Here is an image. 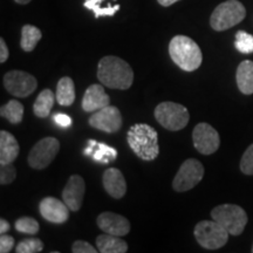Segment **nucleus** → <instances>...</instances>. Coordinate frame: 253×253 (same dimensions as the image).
I'll use <instances>...</instances> for the list:
<instances>
[{"instance_id": "obj_35", "label": "nucleus", "mask_w": 253, "mask_h": 253, "mask_svg": "<svg viewBox=\"0 0 253 253\" xmlns=\"http://www.w3.org/2000/svg\"><path fill=\"white\" fill-rule=\"evenodd\" d=\"M8 56H9L8 48L7 46H6L5 40L1 38V39H0V62L4 63L5 61H7Z\"/></svg>"}, {"instance_id": "obj_2", "label": "nucleus", "mask_w": 253, "mask_h": 253, "mask_svg": "<svg viewBox=\"0 0 253 253\" xmlns=\"http://www.w3.org/2000/svg\"><path fill=\"white\" fill-rule=\"evenodd\" d=\"M126 141L136 156L143 161L156 160L160 154L158 134L149 125L137 123L131 126L126 134Z\"/></svg>"}, {"instance_id": "obj_27", "label": "nucleus", "mask_w": 253, "mask_h": 253, "mask_svg": "<svg viewBox=\"0 0 253 253\" xmlns=\"http://www.w3.org/2000/svg\"><path fill=\"white\" fill-rule=\"evenodd\" d=\"M235 46L238 52L243 54L253 53V36L245 31H238L236 34Z\"/></svg>"}, {"instance_id": "obj_3", "label": "nucleus", "mask_w": 253, "mask_h": 253, "mask_svg": "<svg viewBox=\"0 0 253 253\" xmlns=\"http://www.w3.org/2000/svg\"><path fill=\"white\" fill-rule=\"evenodd\" d=\"M169 54L173 62L185 72H194L201 67L203 54L199 46L191 38L173 37L169 43Z\"/></svg>"}, {"instance_id": "obj_37", "label": "nucleus", "mask_w": 253, "mask_h": 253, "mask_svg": "<svg viewBox=\"0 0 253 253\" xmlns=\"http://www.w3.org/2000/svg\"><path fill=\"white\" fill-rule=\"evenodd\" d=\"M9 229H11V225L6 219H0V233L4 235V233L8 232Z\"/></svg>"}, {"instance_id": "obj_4", "label": "nucleus", "mask_w": 253, "mask_h": 253, "mask_svg": "<svg viewBox=\"0 0 253 253\" xmlns=\"http://www.w3.org/2000/svg\"><path fill=\"white\" fill-rule=\"evenodd\" d=\"M211 218L219 223L231 236H240L248 224V214L239 205H218L211 211Z\"/></svg>"}, {"instance_id": "obj_20", "label": "nucleus", "mask_w": 253, "mask_h": 253, "mask_svg": "<svg viewBox=\"0 0 253 253\" xmlns=\"http://www.w3.org/2000/svg\"><path fill=\"white\" fill-rule=\"evenodd\" d=\"M96 248L101 253H126L128 251V244L125 239L108 233L97 237Z\"/></svg>"}, {"instance_id": "obj_11", "label": "nucleus", "mask_w": 253, "mask_h": 253, "mask_svg": "<svg viewBox=\"0 0 253 253\" xmlns=\"http://www.w3.org/2000/svg\"><path fill=\"white\" fill-rule=\"evenodd\" d=\"M192 141L195 148L202 155L216 153L220 145L219 134L213 126L208 123H198L192 131Z\"/></svg>"}, {"instance_id": "obj_19", "label": "nucleus", "mask_w": 253, "mask_h": 253, "mask_svg": "<svg viewBox=\"0 0 253 253\" xmlns=\"http://www.w3.org/2000/svg\"><path fill=\"white\" fill-rule=\"evenodd\" d=\"M236 80L238 89L245 95L253 94V61L244 60L237 68Z\"/></svg>"}, {"instance_id": "obj_25", "label": "nucleus", "mask_w": 253, "mask_h": 253, "mask_svg": "<svg viewBox=\"0 0 253 253\" xmlns=\"http://www.w3.org/2000/svg\"><path fill=\"white\" fill-rule=\"evenodd\" d=\"M0 114L12 125H19L24 118V106L18 100H11L1 107Z\"/></svg>"}, {"instance_id": "obj_40", "label": "nucleus", "mask_w": 253, "mask_h": 253, "mask_svg": "<svg viewBox=\"0 0 253 253\" xmlns=\"http://www.w3.org/2000/svg\"><path fill=\"white\" fill-rule=\"evenodd\" d=\"M252 252H253V246H252Z\"/></svg>"}, {"instance_id": "obj_23", "label": "nucleus", "mask_w": 253, "mask_h": 253, "mask_svg": "<svg viewBox=\"0 0 253 253\" xmlns=\"http://www.w3.org/2000/svg\"><path fill=\"white\" fill-rule=\"evenodd\" d=\"M84 6L94 12L95 18L113 17L120 9V5H114L109 0H84Z\"/></svg>"}, {"instance_id": "obj_15", "label": "nucleus", "mask_w": 253, "mask_h": 253, "mask_svg": "<svg viewBox=\"0 0 253 253\" xmlns=\"http://www.w3.org/2000/svg\"><path fill=\"white\" fill-rule=\"evenodd\" d=\"M97 226L102 230L104 233L108 235L125 237L130 232V223L126 217L114 212H102L97 217Z\"/></svg>"}, {"instance_id": "obj_1", "label": "nucleus", "mask_w": 253, "mask_h": 253, "mask_svg": "<svg viewBox=\"0 0 253 253\" xmlns=\"http://www.w3.org/2000/svg\"><path fill=\"white\" fill-rule=\"evenodd\" d=\"M97 79L112 89H129L134 82V72L128 62L114 55L104 56L97 66Z\"/></svg>"}, {"instance_id": "obj_18", "label": "nucleus", "mask_w": 253, "mask_h": 253, "mask_svg": "<svg viewBox=\"0 0 253 253\" xmlns=\"http://www.w3.org/2000/svg\"><path fill=\"white\" fill-rule=\"evenodd\" d=\"M20 147L11 132L0 131V164L13 163L17 160Z\"/></svg>"}, {"instance_id": "obj_39", "label": "nucleus", "mask_w": 253, "mask_h": 253, "mask_svg": "<svg viewBox=\"0 0 253 253\" xmlns=\"http://www.w3.org/2000/svg\"><path fill=\"white\" fill-rule=\"evenodd\" d=\"M15 2H18V4H20V5H26V4H28V2H31L32 0H14Z\"/></svg>"}, {"instance_id": "obj_5", "label": "nucleus", "mask_w": 253, "mask_h": 253, "mask_svg": "<svg viewBox=\"0 0 253 253\" xmlns=\"http://www.w3.org/2000/svg\"><path fill=\"white\" fill-rule=\"evenodd\" d=\"M245 15L246 9L242 2L238 0H227L214 8L210 18L211 27L218 32L226 31L244 20Z\"/></svg>"}, {"instance_id": "obj_7", "label": "nucleus", "mask_w": 253, "mask_h": 253, "mask_svg": "<svg viewBox=\"0 0 253 253\" xmlns=\"http://www.w3.org/2000/svg\"><path fill=\"white\" fill-rule=\"evenodd\" d=\"M196 240L202 248L217 250L223 248L229 240L230 233L216 220H202L195 226Z\"/></svg>"}, {"instance_id": "obj_22", "label": "nucleus", "mask_w": 253, "mask_h": 253, "mask_svg": "<svg viewBox=\"0 0 253 253\" xmlns=\"http://www.w3.org/2000/svg\"><path fill=\"white\" fill-rule=\"evenodd\" d=\"M56 100L55 95L50 89H43L38 95L36 102L33 104V112L36 114L37 118L45 119L48 118L52 112L54 101Z\"/></svg>"}, {"instance_id": "obj_36", "label": "nucleus", "mask_w": 253, "mask_h": 253, "mask_svg": "<svg viewBox=\"0 0 253 253\" xmlns=\"http://www.w3.org/2000/svg\"><path fill=\"white\" fill-rule=\"evenodd\" d=\"M96 144H97L96 141H94V140L88 141V147L84 150V154L86 155V156H90V155L93 154V151L95 149V147H96Z\"/></svg>"}, {"instance_id": "obj_24", "label": "nucleus", "mask_w": 253, "mask_h": 253, "mask_svg": "<svg viewBox=\"0 0 253 253\" xmlns=\"http://www.w3.org/2000/svg\"><path fill=\"white\" fill-rule=\"evenodd\" d=\"M42 38V33L39 28L36 26H32V25H25L21 30V41L20 46L25 52H32L38 42Z\"/></svg>"}, {"instance_id": "obj_34", "label": "nucleus", "mask_w": 253, "mask_h": 253, "mask_svg": "<svg viewBox=\"0 0 253 253\" xmlns=\"http://www.w3.org/2000/svg\"><path fill=\"white\" fill-rule=\"evenodd\" d=\"M53 120H54V122L58 125L59 126H62V128H68V126H72V119L69 118L68 115H66V114H60V113H56L53 115Z\"/></svg>"}, {"instance_id": "obj_16", "label": "nucleus", "mask_w": 253, "mask_h": 253, "mask_svg": "<svg viewBox=\"0 0 253 253\" xmlns=\"http://www.w3.org/2000/svg\"><path fill=\"white\" fill-rule=\"evenodd\" d=\"M110 99L101 84H91L84 91L82 99V109L87 113H93L109 106Z\"/></svg>"}, {"instance_id": "obj_9", "label": "nucleus", "mask_w": 253, "mask_h": 253, "mask_svg": "<svg viewBox=\"0 0 253 253\" xmlns=\"http://www.w3.org/2000/svg\"><path fill=\"white\" fill-rule=\"evenodd\" d=\"M60 150V142L55 137H45L33 145L28 154L27 162L31 168L42 170L54 161Z\"/></svg>"}, {"instance_id": "obj_26", "label": "nucleus", "mask_w": 253, "mask_h": 253, "mask_svg": "<svg viewBox=\"0 0 253 253\" xmlns=\"http://www.w3.org/2000/svg\"><path fill=\"white\" fill-rule=\"evenodd\" d=\"M90 156L93 157V160L96 161V162L107 164L116 160V157H118V150H116L115 148L109 147V145L104 143H99V142H97L96 147H95L93 154H91Z\"/></svg>"}, {"instance_id": "obj_10", "label": "nucleus", "mask_w": 253, "mask_h": 253, "mask_svg": "<svg viewBox=\"0 0 253 253\" xmlns=\"http://www.w3.org/2000/svg\"><path fill=\"white\" fill-rule=\"evenodd\" d=\"M5 89L15 97H27L36 91L37 79L30 73L23 71H9L4 77Z\"/></svg>"}, {"instance_id": "obj_12", "label": "nucleus", "mask_w": 253, "mask_h": 253, "mask_svg": "<svg viewBox=\"0 0 253 253\" xmlns=\"http://www.w3.org/2000/svg\"><path fill=\"white\" fill-rule=\"evenodd\" d=\"M123 123L120 110L114 106H107L104 108L94 112L89 118V125L101 131L113 134L121 129Z\"/></svg>"}, {"instance_id": "obj_32", "label": "nucleus", "mask_w": 253, "mask_h": 253, "mask_svg": "<svg viewBox=\"0 0 253 253\" xmlns=\"http://www.w3.org/2000/svg\"><path fill=\"white\" fill-rule=\"evenodd\" d=\"M72 251L74 253H96L99 250L84 240H77L72 246Z\"/></svg>"}, {"instance_id": "obj_28", "label": "nucleus", "mask_w": 253, "mask_h": 253, "mask_svg": "<svg viewBox=\"0 0 253 253\" xmlns=\"http://www.w3.org/2000/svg\"><path fill=\"white\" fill-rule=\"evenodd\" d=\"M15 230L18 232L26 233V235H37L39 232V223L32 217H21L15 221Z\"/></svg>"}, {"instance_id": "obj_29", "label": "nucleus", "mask_w": 253, "mask_h": 253, "mask_svg": "<svg viewBox=\"0 0 253 253\" xmlns=\"http://www.w3.org/2000/svg\"><path fill=\"white\" fill-rule=\"evenodd\" d=\"M43 250V243L39 238H27L20 242L15 248L17 253H37Z\"/></svg>"}, {"instance_id": "obj_21", "label": "nucleus", "mask_w": 253, "mask_h": 253, "mask_svg": "<svg viewBox=\"0 0 253 253\" xmlns=\"http://www.w3.org/2000/svg\"><path fill=\"white\" fill-rule=\"evenodd\" d=\"M56 101L60 106L69 107L75 101V86L71 78H61L56 86Z\"/></svg>"}, {"instance_id": "obj_6", "label": "nucleus", "mask_w": 253, "mask_h": 253, "mask_svg": "<svg viewBox=\"0 0 253 253\" xmlns=\"http://www.w3.org/2000/svg\"><path fill=\"white\" fill-rule=\"evenodd\" d=\"M155 119L163 128L178 131L188 126L190 114L183 104L175 102H162L155 108Z\"/></svg>"}, {"instance_id": "obj_14", "label": "nucleus", "mask_w": 253, "mask_h": 253, "mask_svg": "<svg viewBox=\"0 0 253 253\" xmlns=\"http://www.w3.org/2000/svg\"><path fill=\"white\" fill-rule=\"evenodd\" d=\"M40 214L47 221L54 224H63L69 218V208L65 202L55 197H46L40 202Z\"/></svg>"}, {"instance_id": "obj_17", "label": "nucleus", "mask_w": 253, "mask_h": 253, "mask_svg": "<svg viewBox=\"0 0 253 253\" xmlns=\"http://www.w3.org/2000/svg\"><path fill=\"white\" fill-rule=\"evenodd\" d=\"M102 183L104 190L110 197L121 199L126 192V183L123 173L116 168H109L103 173Z\"/></svg>"}, {"instance_id": "obj_31", "label": "nucleus", "mask_w": 253, "mask_h": 253, "mask_svg": "<svg viewBox=\"0 0 253 253\" xmlns=\"http://www.w3.org/2000/svg\"><path fill=\"white\" fill-rule=\"evenodd\" d=\"M15 177H17V171H15V168L12 166V163L2 164L1 169H0V183H1V185L11 184L15 179Z\"/></svg>"}, {"instance_id": "obj_30", "label": "nucleus", "mask_w": 253, "mask_h": 253, "mask_svg": "<svg viewBox=\"0 0 253 253\" xmlns=\"http://www.w3.org/2000/svg\"><path fill=\"white\" fill-rule=\"evenodd\" d=\"M240 170L245 175H253V143L250 145L240 161Z\"/></svg>"}, {"instance_id": "obj_8", "label": "nucleus", "mask_w": 253, "mask_h": 253, "mask_svg": "<svg viewBox=\"0 0 253 253\" xmlns=\"http://www.w3.org/2000/svg\"><path fill=\"white\" fill-rule=\"evenodd\" d=\"M204 177V167L196 158H188L184 161L172 182V188L177 192H185L194 189L201 183Z\"/></svg>"}, {"instance_id": "obj_33", "label": "nucleus", "mask_w": 253, "mask_h": 253, "mask_svg": "<svg viewBox=\"0 0 253 253\" xmlns=\"http://www.w3.org/2000/svg\"><path fill=\"white\" fill-rule=\"evenodd\" d=\"M14 246V238L12 236H8L4 233L0 237V252L1 253H8L13 249Z\"/></svg>"}, {"instance_id": "obj_13", "label": "nucleus", "mask_w": 253, "mask_h": 253, "mask_svg": "<svg viewBox=\"0 0 253 253\" xmlns=\"http://www.w3.org/2000/svg\"><path fill=\"white\" fill-rule=\"evenodd\" d=\"M86 184L84 178L79 175H73L68 178L62 191V201L67 204L71 211H79L84 202Z\"/></svg>"}, {"instance_id": "obj_38", "label": "nucleus", "mask_w": 253, "mask_h": 253, "mask_svg": "<svg viewBox=\"0 0 253 253\" xmlns=\"http://www.w3.org/2000/svg\"><path fill=\"white\" fill-rule=\"evenodd\" d=\"M158 2H160V5L164 6V7H168V6H171L175 4V2L179 1V0H157Z\"/></svg>"}]
</instances>
